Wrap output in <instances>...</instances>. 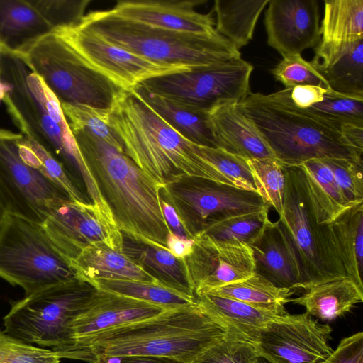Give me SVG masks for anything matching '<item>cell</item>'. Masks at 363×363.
<instances>
[{
  "mask_svg": "<svg viewBox=\"0 0 363 363\" xmlns=\"http://www.w3.org/2000/svg\"><path fill=\"white\" fill-rule=\"evenodd\" d=\"M226 335L225 328L196 301L99 332L54 352L60 359L89 363L136 356L167 357L191 363Z\"/></svg>",
  "mask_w": 363,
  "mask_h": 363,
  "instance_id": "1",
  "label": "cell"
},
{
  "mask_svg": "<svg viewBox=\"0 0 363 363\" xmlns=\"http://www.w3.org/2000/svg\"><path fill=\"white\" fill-rule=\"evenodd\" d=\"M123 235L136 242L166 247L170 232L159 199L163 186L124 152L86 130L72 132Z\"/></svg>",
  "mask_w": 363,
  "mask_h": 363,
  "instance_id": "2",
  "label": "cell"
},
{
  "mask_svg": "<svg viewBox=\"0 0 363 363\" xmlns=\"http://www.w3.org/2000/svg\"><path fill=\"white\" fill-rule=\"evenodd\" d=\"M106 122L118 135L124 153L159 184L184 177L218 182L199 151L133 91L122 90L107 111Z\"/></svg>",
  "mask_w": 363,
  "mask_h": 363,
  "instance_id": "3",
  "label": "cell"
},
{
  "mask_svg": "<svg viewBox=\"0 0 363 363\" xmlns=\"http://www.w3.org/2000/svg\"><path fill=\"white\" fill-rule=\"evenodd\" d=\"M289 92H250L237 104L281 164L298 166L313 159L363 162V153L347 144L339 125L296 106Z\"/></svg>",
  "mask_w": 363,
  "mask_h": 363,
  "instance_id": "4",
  "label": "cell"
},
{
  "mask_svg": "<svg viewBox=\"0 0 363 363\" xmlns=\"http://www.w3.org/2000/svg\"><path fill=\"white\" fill-rule=\"evenodd\" d=\"M1 79L13 86L2 101L21 133L32 136L65 168L69 165L82 177L86 176L89 169L61 103L43 79L30 72L19 58L4 55Z\"/></svg>",
  "mask_w": 363,
  "mask_h": 363,
  "instance_id": "5",
  "label": "cell"
},
{
  "mask_svg": "<svg viewBox=\"0 0 363 363\" xmlns=\"http://www.w3.org/2000/svg\"><path fill=\"white\" fill-rule=\"evenodd\" d=\"M79 25L157 62L196 67L240 57L239 50L222 35L205 37L167 30L121 18L110 10L91 11Z\"/></svg>",
  "mask_w": 363,
  "mask_h": 363,
  "instance_id": "6",
  "label": "cell"
},
{
  "mask_svg": "<svg viewBox=\"0 0 363 363\" xmlns=\"http://www.w3.org/2000/svg\"><path fill=\"white\" fill-rule=\"evenodd\" d=\"M96 289L77 279L54 284L13 302L4 318L5 333L40 347L64 348L73 343L72 325Z\"/></svg>",
  "mask_w": 363,
  "mask_h": 363,
  "instance_id": "7",
  "label": "cell"
},
{
  "mask_svg": "<svg viewBox=\"0 0 363 363\" xmlns=\"http://www.w3.org/2000/svg\"><path fill=\"white\" fill-rule=\"evenodd\" d=\"M0 277L22 287L26 296L78 279L41 224L6 213L0 224Z\"/></svg>",
  "mask_w": 363,
  "mask_h": 363,
  "instance_id": "8",
  "label": "cell"
},
{
  "mask_svg": "<svg viewBox=\"0 0 363 363\" xmlns=\"http://www.w3.org/2000/svg\"><path fill=\"white\" fill-rule=\"evenodd\" d=\"M15 57L43 79L60 103L108 110L122 91L84 64L52 32L28 43Z\"/></svg>",
  "mask_w": 363,
  "mask_h": 363,
  "instance_id": "9",
  "label": "cell"
},
{
  "mask_svg": "<svg viewBox=\"0 0 363 363\" xmlns=\"http://www.w3.org/2000/svg\"><path fill=\"white\" fill-rule=\"evenodd\" d=\"M284 168L286 187L279 220L298 252L304 291L320 281L347 277L330 226L322 224L316 214L301 169Z\"/></svg>",
  "mask_w": 363,
  "mask_h": 363,
  "instance_id": "10",
  "label": "cell"
},
{
  "mask_svg": "<svg viewBox=\"0 0 363 363\" xmlns=\"http://www.w3.org/2000/svg\"><path fill=\"white\" fill-rule=\"evenodd\" d=\"M252 65L241 57L186 72L156 77L141 85L159 95L209 111L225 104H238L251 92Z\"/></svg>",
  "mask_w": 363,
  "mask_h": 363,
  "instance_id": "11",
  "label": "cell"
},
{
  "mask_svg": "<svg viewBox=\"0 0 363 363\" xmlns=\"http://www.w3.org/2000/svg\"><path fill=\"white\" fill-rule=\"evenodd\" d=\"M163 189L191 238L213 223L269 207L256 191L201 178L186 177Z\"/></svg>",
  "mask_w": 363,
  "mask_h": 363,
  "instance_id": "12",
  "label": "cell"
},
{
  "mask_svg": "<svg viewBox=\"0 0 363 363\" xmlns=\"http://www.w3.org/2000/svg\"><path fill=\"white\" fill-rule=\"evenodd\" d=\"M18 135L0 130V206L6 213L42 225L56 206L70 199L22 160L16 143Z\"/></svg>",
  "mask_w": 363,
  "mask_h": 363,
  "instance_id": "13",
  "label": "cell"
},
{
  "mask_svg": "<svg viewBox=\"0 0 363 363\" xmlns=\"http://www.w3.org/2000/svg\"><path fill=\"white\" fill-rule=\"evenodd\" d=\"M52 32L84 64L124 91H132L143 82L156 77L194 68L147 60L108 42L79 24L56 28Z\"/></svg>",
  "mask_w": 363,
  "mask_h": 363,
  "instance_id": "14",
  "label": "cell"
},
{
  "mask_svg": "<svg viewBox=\"0 0 363 363\" xmlns=\"http://www.w3.org/2000/svg\"><path fill=\"white\" fill-rule=\"evenodd\" d=\"M332 328L304 313L288 312L272 321L259 334L257 348L270 363H320L333 351Z\"/></svg>",
  "mask_w": 363,
  "mask_h": 363,
  "instance_id": "15",
  "label": "cell"
},
{
  "mask_svg": "<svg viewBox=\"0 0 363 363\" xmlns=\"http://www.w3.org/2000/svg\"><path fill=\"white\" fill-rule=\"evenodd\" d=\"M42 225L69 262L96 242L123 252V236L116 223L90 203L66 200L55 208Z\"/></svg>",
  "mask_w": 363,
  "mask_h": 363,
  "instance_id": "16",
  "label": "cell"
},
{
  "mask_svg": "<svg viewBox=\"0 0 363 363\" xmlns=\"http://www.w3.org/2000/svg\"><path fill=\"white\" fill-rule=\"evenodd\" d=\"M193 239V251L183 260L194 296L255 273L253 253L248 245L215 240L201 232Z\"/></svg>",
  "mask_w": 363,
  "mask_h": 363,
  "instance_id": "17",
  "label": "cell"
},
{
  "mask_svg": "<svg viewBox=\"0 0 363 363\" xmlns=\"http://www.w3.org/2000/svg\"><path fill=\"white\" fill-rule=\"evenodd\" d=\"M316 0H269L264 13L268 45L283 57L301 54L320 40Z\"/></svg>",
  "mask_w": 363,
  "mask_h": 363,
  "instance_id": "18",
  "label": "cell"
},
{
  "mask_svg": "<svg viewBox=\"0 0 363 363\" xmlns=\"http://www.w3.org/2000/svg\"><path fill=\"white\" fill-rule=\"evenodd\" d=\"M203 0L120 1L110 9L121 18L167 30L205 37L220 35L215 28L211 13L196 10Z\"/></svg>",
  "mask_w": 363,
  "mask_h": 363,
  "instance_id": "19",
  "label": "cell"
},
{
  "mask_svg": "<svg viewBox=\"0 0 363 363\" xmlns=\"http://www.w3.org/2000/svg\"><path fill=\"white\" fill-rule=\"evenodd\" d=\"M255 272L279 287L304 291V278L296 248L279 220H269L250 245Z\"/></svg>",
  "mask_w": 363,
  "mask_h": 363,
  "instance_id": "20",
  "label": "cell"
},
{
  "mask_svg": "<svg viewBox=\"0 0 363 363\" xmlns=\"http://www.w3.org/2000/svg\"><path fill=\"white\" fill-rule=\"evenodd\" d=\"M166 310L147 302L96 290L72 323L73 343L106 330L152 318Z\"/></svg>",
  "mask_w": 363,
  "mask_h": 363,
  "instance_id": "21",
  "label": "cell"
},
{
  "mask_svg": "<svg viewBox=\"0 0 363 363\" xmlns=\"http://www.w3.org/2000/svg\"><path fill=\"white\" fill-rule=\"evenodd\" d=\"M218 148L246 160L274 158L253 124L242 114L237 104H225L208 111Z\"/></svg>",
  "mask_w": 363,
  "mask_h": 363,
  "instance_id": "22",
  "label": "cell"
},
{
  "mask_svg": "<svg viewBox=\"0 0 363 363\" xmlns=\"http://www.w3.org/2000/svg\"><path fill=\"white\" fill-rule=\"evenodd\" d=\"M195 298L199 307L223 327L227 333L255 344L272 321L286 313L211 294H198Z\"/></svg>",
  "mask_w": 363,
  "mask_h": 363,
  "instance_id": "23",
  "label": "cell"
},
{
  "mask_svg": "<svg viewBox=\"0 0 363 363\" xmlns=\"http://www.w3.org/2000/svg\"><path fill=\"white\" fill-rule=\"evenodd\" d=\"M132 91L187 140L199 145L218 148L208 111L153 93L141 85Z\"/></svg>",
  "mask_w": 363,
  "mask_h": 363,
  "instance_id": "24",
  "label": "cell"
},
{
  "mask_svg": "<svg viewBox=\"0 0 363 363\" xmlns=\"http://www.w3.org/2000/svg\"><path fill=\"white\" fill-rule=\"evenodd\" d=\"M70 266L78 279L86 281L107 279L159 284L125 253L116 250L102 242L90 244L70 262Z\"/></svg>",
  "mask_w": 363,
  "mask_h": 363,
  "instance_id": "25",
  "label": "cell"
},
{
  "mask_svg": "<svg viewBox=\"0 0 363 363\" xmlns=\"http://www.w3.org/2000/svg\"><path fill=\"white\" fill-rule=\"evenodd\" d=\"M363 301V288L347 277H339L313 284L291 302L302 306L306 313L330 321L350 312Z\"/></svg>",
  "mask_w": 363,
  "mask_h": 363,
  "instance_id": "26",
  "label": "cell"
},
{
  "mask_svg": "<svg viewBox=\"0 0 363 363\" xmlns=\"http://www.w3.org/2000/svg\"><path fill=\"white\" fill-rule=\"evenodd\" d=\"M53 28L31 0H0V44L7 55L16 52Z\"/></svg>",
  "mask_w": 363,
  "mask_h": 363,
  "instance_id": "27",
  "label": "cell"
},
{
  "mask_svg": "<svg viewBox=\"0 0 363 363\" xmlns=\"http://www.w3.org/2000/svg\"><path fill=\"white\" fill-rule=\"evenodd\" d=\"M123 236V252L160 284L194 296L183 259L175 257L165 247L136 242Z\"/></svg>",
  "mask_w": 363,
  "mask_h": 363,
  "instance_id": "28",
  "label": "cell"
},
{
  "mask_svg": "<svg viewBox=\"0 0 363 363\" xmlns=\"http://www.w3.org/2000/svg\"><path fill=\"white\" fill-rule=\"evenodd\" d=\"M329 225L346 276L363 288V202L351 206Z\"/></svg>",
  "mask_w": 363,
  "mask_h": 363,
  "instance_id": "29",
  "label": "cell"
},
{
  "mask_svg": "<svg viewBox=\"0 0 363 363\" xmlns=\"http://www.w3.org/2000/svg\"><path fill=\"white\" fill-rule=\"evenodd\" d=\"M269 0H216L215 28L238 50L252 38L258 18Z\"/></svg>",
  "mask_w": 363,
  "mask_h": 363,
  "instance_id": "30",
  "label": "cell"
},
{
  "mask_svg": "<svg viewBox=\"0 0 363 363\" xmlns=\"http://www.w3.org/2000/svg\"><path fill=\"white\" fill-rule=\"evenodd\" d=\"M298 167L314 208L324 224L329 225L351 206L338 187L331 169L323 160H311Z\"/></svg>",
  "mask_w": 363,
  "mask_h": 363,
  "instance_id": "31",
  "label": "cell"
},
{
  "mask_svg": "<svg viewBox=\"0 0 363 363\" xmlns=\"http://www.w3.org/2000/svg\"><path fill=\"white\" fill-rule=\"evenodd\" d=\"M296 292L294 289L277 286L255 272L250 277L206 294L238 300L261 308L284 313L287 312L285 304L291 302V296Z\"/></svg>",
  "mask_w": 363,
  "mask_h": 363,
  "instance_id": "32",
  "label": "cell"
},
{
  "mask_svg": "<svg viewBox=\"0 0 363 363\" xmlns=\"http://www.w3.org/2000/svg\"><path fill=\"white\" fill-rule=\"evenodd\" d=\"M320 31L325 43L363 39V0H325Z\"/></svg>",
  "mask_w": 363,
  "mask_h": 363,
  "instance_id": "33",
  "label": "cell"
},
{
  "mask_svg": "<svg viewBox=\"0 0 363 363\" xmlns=\"http://www.w3.org/2000/svg\"><path fill=\"white\" fill-rule=\"evenodd\" d=\"M97 290L159 306L167 310L196 303L191 296L157 283L98 279L88 281Z\"/></svg>",
  "mask_w": 363,
  "mask_h": 363,
  "instance_id": "34",
  "label": "cell"
},
{
  "mask_svg": "<svg viewBox=\"0 0 363 363\" xmlns=\"http://www.w3.org/2000/svg\"><path fill=\"white\" fill-rule=\"evenodd\" d=\"M16 143L18 154L26 164L60 187L72 201L86 202L83 194L64 166L35 139L30 135L19 133Z\"/></svg>",
  "mask_w": 363,
  "mask_h": 363,
  "instance_id": "35",
  "label": "cell"
},
{
  "mask_svg": "<svg viewBox=\"0 0 363 363\" xmlns=\"http://www.w3.org/2000/svg\"><path fill=\"white\" fill-rule=\"evenodd\" d=\"M313 67L330 89L345 95L363 96V39L331 64Z\"/></svg>",
  "mask_w": 363,
  "mask_h": 363,
  "instance_id": "36",
  "label": "cell"
},
{
  "mask_svg": "<svg viewBox=\"0 0 363 363\" xmlns=\"http://www.w3.org/2000/svg\"><path fill=\"white\" fill-rule=\"evenodd\" d=\"M269 207H267L233 216L213 223L200 232L215 240L250 246L261 235L269 222Z\"/></svg>",
  "mask_w": 363,
  "mask_h": 363,
  "instance_id": "37",
  "label": "cell"
},
{
  "mask_svg": "<svg viewBox=\"0 0 363 363\" xmlns=\"http://www.w3.org/2000/svg\"><path fill=\"white\" fill-rule=\"evenodd\" d=\"M247 160L257 192L267 205L280 215L286 187L284 166L275 158Z\"/></svg>",
  "mask_w": 363,
  "mask_h": 363,
  "instance_id": "38",
  "label": "cell"
},
{
  "mask_svg": "<svg viewBox=\"0 0 363 363\" xmlns=\"http://www.w3.org/2000/svg\"><path fill=\"white\" fill-rule=\"evenodd\" d=\"M61 106L72 132L89 131L118 151L124 152L121 140L106 122L108 110L67 103H61Z\"/></svg>",
  "mask_w": 363,
  "mask_h": 363,
  "instance_id": "39",
  "label": "cell"
},
{
  "mask_svg": "<svg viewBox=\"0 0 363 363\" xmlns=\"http://www.w3.org/2000/svg\"><path fill=\"white\" fill-rule=\"evenodd\" d=\"M307 110L340 127L343 124L363 125V96L329 89L320 102Z\"/></svg>",
  "mask_w": 363,
  "mask_h": 363,
  "instance_id": "40",
  "label": "cell"
},
{
  "mask_svg": "<svg viewBox=\"0 0 363 363\" xmlns=\"http://www.w3.org/2000/svg\"><path fill=\"white\" fill-rule=\"evenodd\" d=\"M258 356L256 344L227 333L191 363H251Z\"/></svg>",
  "mask_w": 363,
  "mask_h": 363,
  "instance_id": "41",
  "label": "cell"
},
{
  "mask_svg": "<svg viewBox=\"0 0 363 363\" xmlns=\"http://www.w3.org/2000/svg\"><path fill=\"white\" fill-rule=\"evenodd\" d=\"M272 74L276 80L284 85L285 89L312 85L330 89L311 62L304 60L301 54L283 57L272 69Z\"/></svg>",
  "mask_w": 363,
  "mask_h": 363,
  "instance_id": "42",
  "label": "cell"
},
{
  "mask_svg": "<svg viewBox=\"0 0 363 363\" xmlns=\"http://www.w3.org/2000/svg\"><path fill=\"white\" fill-rule=\"evenodd\" d=\"M342 195L350 206L363 202V162L346 159H324Z\"/></svg>",
  "mask_w": 363,
  "mask_h": 363,
  "instance_id": "43",
  "label": "cell"
},
{
  "mask_svg": "<svg viewBox=\"0 0 363 363\" xmlns=\"http://www.w3.org/2000/svg\"><path fill=\"white\" fill-rule=\"evenodd\" d=\"M53 350L21 342L0 330V363H60Z\"/></svg>",
  "mask_w": 363,
  "mask_h": 363,
  "instance_id": "44",
  "label": "cell"
},
{
  "mask_svg": "<svg viewBox=\"0 0 363 363\" xmlns=\"http://www.w3.org/2000/svg\"><path fill=\"white\" fill-rule=\"evenodd\" d=\"M31 2L54 29L79 24L90 1L31 0Z\"/></svg>",
  "mask_w": 363,
  "mask_h": 363,
  "instance_id": "45",
  "label": "cell"
},
{
  "mask_svg": "<svg viewBox=\"0 0 363 363\" xmlns=\"http://www.w3.org/2000/svg\"><path fill=\"white\" fill-rule=\"evenodd\" d=\"M320 363H363V333L360 331L343 338Z\"/></svg>",
  "mask_w": 363,
  "mask_h": 363,
  "instance_id": "46",
  "label": "cell"
},
{
  "mask_svg": "<svg viewBox=\"0 0 363 363\" xmlns=\"http://www.w3.org/2000/svg\"><path fill=\"white\" fill-rule=\"evenodd\" d=\"M290 89L293 104L301 108L308 109L320 102L329 89L318 86H298Z\"/></svg>",
  "mask_w": 363,
  "mask_h": 363,
  "instance_id": "47",
  "label": "cell"
},
{
  "mask_svg": "<svg viewBox=\"0 0 363 363\" xmlns=\"http://www.w3.org/2000/svg\"><path fill=\"white\" fill-rule=\"evenodd\" d=\"M159 199L163 216L169 230L183 239H193L185 229L174 205L167 196L163 186L159 190Z\"/></svg>",
  "mask_w": 363,
  "mask_h": 363,
  "instance_id": "48",
  "label": "cell"
},
{
  "mask_svg": "<svg viewBox=\"0 0 363 363\" xmlns=\"http://www.w3.org/2000/svg\"><path fill=\"white\" fill-rule=\"evenodd\" d=\"M194 239H183L169 232L166 247L168 250L177 258L184 259L193 251Z\"/></svg>",
  "mask_w": 363,
  "mask_h": 363,
  "instance_id": "49",
  "label": "cell"
},
{
  "mask_svg": "<svg viewBox=\"0 0 363 363\" xmlns=\"http://www.w3.org/2000/svg\"><path fill=\"white\" fill-rule=\"evenodd\" d=\"M340 131L350 146L363 153V125L343 124L340 125Z\"/></svg>",
  "mask_w": 363,
  "mask_h": 363,
  "instance_id": "50",
  "label": "cell"
},
{
  "mask_svg": "<svg viewBox=\"0 0 363 363\" xmlns=\"http://www.w3.org/2000/svg\"><path fill=\"white\" fill-rule=\"evenodd\" d=\"M116 360L118 363H182L167 357L149 356L125 357Z\"/></svg>",
  "mask_w": 363,
  "mask_h": 363,
  "instance_id": "51",
  "label": "cell"
},
{
  "mask_svg": "<svg viewBox=\"0 0 363 363\" xmlns=\"http://www.w3.org/2000/svg\"><path fill=\"white\" fill-rule=\"evenodd\" d=\"M13 89V86L9 82L0 80V101L9 94Z\"/></svg>",
  "mask_w": 363,
  "mask_h": 363,
  "instance_id": "52",
  "label": "cell"
},
{
  "mask_svg": "<svg viewBox=\"0 0 363 363\" xmlns=\"http://www.w3.org/2000/svg\"><path fill=\"white\" fill-rule=\"evenodd\" d=\"M7 55L6 49L0 44V80H1V60L4 55Z\"/></svg>",
  "mask_w": 363,
  "mask_h": 363,
  "instance_id": "53",
  "label": "cell"
},
{
  "mask_svg": "<svg viewBox=\"0 0 363 363\" xmlns=\"http://www.w3.org/2000/svg\"><path fill=\"white\" fill-rule=\"evenodd\" d=\"M251 363H270L268 360L264 358L262 356H258L254 361Z\"/></svg>",
  "mask_w": 363,
  "mask_h": 363,
  "instance_id": "54",
  "label": "cell"
},
{
  "mask_svg": "<svg viewBox=\"0 0 363 363\" xmlns=\"http://www.w3.org/2000/svg\"><path fill=\"white\" fill-rule=\"evenodd\" d=\"M5 214L4 211L2 209L1 206H0V224L1 223V220L3 219V217Z\"/></svg>",
  "mask_w": 363,
  "mask_h": 363,
  "instance_id": "55",
  "label": "cell"
},
{
  "mask_svg": "<svg viewBox=\"0 0 363 363\" xmlns=\"http://www.w3.org/2000/svg\"><path fill=\"white\" fill-rule=\"evenodd\" d=\"M99 363H104V362H99Z\"/></svg>",
  "mask_w": 363,
  "mask_h": 363,
  "instance_id": "56",
  "label": "cell"
}]
</instances>
